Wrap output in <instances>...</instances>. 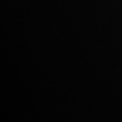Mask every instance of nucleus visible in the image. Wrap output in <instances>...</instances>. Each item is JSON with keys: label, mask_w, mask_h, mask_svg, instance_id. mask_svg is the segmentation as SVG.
<instances>
[]
</instances>
